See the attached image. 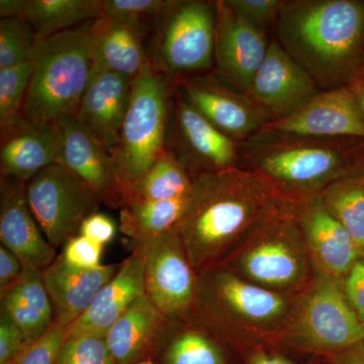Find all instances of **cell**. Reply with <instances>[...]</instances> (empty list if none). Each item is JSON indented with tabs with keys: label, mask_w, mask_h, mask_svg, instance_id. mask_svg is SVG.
Segmentation results:
<instances>
[{
	"label": "cell",
	"mask_w": 364,
	"mask_h": 364,
	"mask_svg": "<svg viewBox=\"0 0 364 364\" xmlns=\"http://www.w3.org/2000/svg\"><path fill=\"white\" fill-rule=\"evenodd\" d=\"M359 76L364 77V53L363 60H361L360 69H359Z\"/></svg>",
	"instance_id": "cell-47"
},
{
	"label": "cell",
	"mask_w": 364,
	"mask_h": 364,
	"mask_svg": "<svg viewBox=\"0 0 364 364\" xmlns=\"http://www.w3.org/2000/svg\"><path fill=\"white\" fill-rule=\"evenodd\" d=\"M26 0H1L0 1V16L4 18H21Z\"/></svg>",
	"instance_id": "cell-45"
},
{
	"label": "cell",
	"mask_w": 364,
	"mask_h": 364,
	"mask_svg": "<svg viewBox=\"0 0 364 364\" xmlns=\"http://www.w3.org/2000/svg\"><path fill=\"white\" fill-rule=\"evenodd\" d=\"M244 355V364H320L328 363L327 359L314 356L311 360L304 363H298L293 359L287 358L284 354L270 348L267 345L249 347L242 352Z\"/></svg>",
	"instance_id": "cell-42"
},
{
	"label": "cell",
	"mask_w": 364,
	"mask_h": 364,
	"mask_svg": "<svg viewBox=\"0 0 364 364\" xmlns=\"http://www.w3.org/2000/svg\"><path fill=\"white\" fill-rule=\"evenodd\" d=\"M119 267L100 265L83 269L71 267L61 255L57 256L51 265L42 270L43 282L54 311V323L70 328L114 277Z\"/></svg>",
	"instance_id": "cell-22"
},
{
	"label": "cell",
	"mask_w": 364,
	"mask_h": 364,
	"mask_svg": "<svg viewBox=\"0 0 364 364\" xmlns=\"http://www.w3.org/2000/svg\"><path fill=\"white\" fill-rule=\"evenodd\" d=\"M131 247L142 257L148 298L172 322H191L196 317L198 275L179 235L172 230Z\"/></svg>",
	"instance_id": "cell-9"
},
{
	"label": "cell",
	"mask_w": 364,
	"mask_h": 364,
	"mask_svg": "<svg viewBox=\"0 0 364 364\" xmlns=\"http://www.w3.org/2000/svg\"><path fill=\"white\" fill-rule=\"evenodd\" d=\"M93 21L38 41L35 68L21 109L23 124L44 129L75 116L95 67Z\"/></svg>",
	"instance_id": "cell-5"
},
{
	"label": "cell",
	"mask_w": 364,
	"mask_h": 364,
	"mask_svg": "<svg viewBox=\"0 0 364 364\" xmlns=\"http://www.w3.org/2000/svg\"><path fill=\"white\" fill-rule=\"evenodd\" d=\"M26 198L55 249L77 236L83 223L97 213L102 203L85 181L59 163L46 167L26 182Z\"/></svg>",
	"instance_id": "cell-10"
},
{
	"label": "cell",
	"mask_w": 364,
	"mask_h": 364,
	"mask_svg": "<svg viewBox=\"0 0 364 364\" xmlns=\"http://www.w3.org/2000/svg\"><path fill=\"white\" fill-rule=\"evenodd\" d=\"M30 346L25 334L6 314H0V364H14Z\"/></svg>",
	"instance_id": "cell-39"
},
{
	"label": "cell",
	"mask_w": 364,
	"mask_h": 364,
	"mask_svg": "<svg viewBox=\"0 0 364 364\" xmlns=\"http://www.w3.org/2000/svg\"><path fill=\"white\" fill-rule=\"evenodd\" d=\"M331 364H364V341L344 349L328 358Z\"/></svg>",
	"instance_id": "cell-44"
},
{
	"label": "cell",
	"mask_w": 364,
	"mask_h": 364,
	"mask_svg": "<svg viewBox=\"0 0 364 364\" xmlns=\"http://www.w3.org/2000/svg\"><path fill=\"white\" fill-rule=\"evenodd\" d=\"M102 14L100 0H26L21 18L33 26L38 41H44Z\"/></svg>",
	"instance_id": "cell-27"
},
{
	"label": "cell",
	"mask_w": 364,
	"mask_h": 364,
	"mask_svg": "<svg viewBox=\"0 0 364 364\" xmlns=\"http://www.w3.org/2000/svg\"><path fill=\"white\" fill-rule=\"evenodd\" d=\"M162 364H228L220 344L200 328L174 330L163 348Z\"/></svg>",
	"instance_id": "cell-31"
},
{
	"label": "cell",
	"mask_w": 364,
	"mask_h": 364,
	"mask_svg": "<svg viewBox=\"0 0 364 364\" xmlns=\"http://www.w3.org/2000/svg\"><path fill=\"white\" fill-rule=\"evenodd\" d=\"M226 2L242 18L262 31L277 23L284 4L282 0H226Z\"/></svg>",
	"instance_id": "cell-37"
},
{
	"label": "cell",
	"mask_w": 364,
	"mask_h": 364,
	"mask_svg": "<svg viewBox=\"0 0 364 364\" xmlns=\"http://www.w3.org/2000/svg\"><path fill=\"white\" fill-rule=\"evenodd\" d=\"M363 329H364V326H363Z\"/></svg>",
	"instance_id": "cell-48"
},
{
	"label": "cell",
	"mask_w": 364,
	"mask_h": 364,
	"mask_svg": "<svg viewBox=\"0 0 364 364\" xmlns=\"http://www.w3.org/2000/svg\"><path fill=\"white\" fill-rule=\"evenodd\" d=\"M116 233V223L109 215L98 212L86 219L79 231V234L104 246L114 239Z\"/></svg>",
	"instance_id": "cell-41"
},
{
	"label": "cell",
	"mask_w": 364,
	"mask_h": 364,
	"mask_svg": "<svg viewBox=\"0 0 364 364\" xmlns=\"http://www.w3.org/2000/svg\"><path fill=\"white\" fill-rule=\"evenodd\" d=\"M168 87L151 62L133 80L130 105L112 155L127 189L167 150Z\"/></svg>",
	"instance_id": "cell-8"
},
{
	"label": "cell",
	"mask_w": 364,
	"mask_h": 364,
	"mask_svg": "<svg viewBox=\"0 0 364 364\" xmlns=\"http://www.w3.org/2000/svg\"><path fill=\"white\" fill-rule=\"evenodd\" d=\"M183 95L223 133L242 142L269 123V117L245 93L214 78H188L182 82Z\"/></svg>",
	"instance_id": "cell-17"
},
{
	"label": "cell",
	"mask_w": 364,
	"mask_h": 364,
	"mask_svg": "<svg viewBox=\"0 0 364 364\" xmlns=\"http://www.w3.org/2000/svg\"><path fill=\"white\" fill-rule=\"evenodd\" d=\"M54 364H117L107 338L97 335L67 337Z\"/></svg>",
	"instance_id": "cell-34"
},
{
	"label": "cell",
	"mask_w": 364,
	"mask_h": 364,
	"mask_svg": "<svg viewBox=\"0 0 364 364\" xmlns=\"http://www.w3.org/2000/svg\"><path fill=\"white\" fill-rule=\"evenodd\" d=\"M23 264L9 249L0 247V296H4L21 279Z\"/></svg>",
	"instance_id": "cell-43"
},
{
	"label": "cell",
	"mask_w": 364,
	"mask_h": 364,
	"mask_svg": "<svg viewBox=\"0 0 364 364\" xmlns=\"http://www.w3.org/2000/svg\"><path fill=\"white\" fill-rule=\"evenodd\" d=\"M215 4L181 1L168 14L160 60L174 75L210 68L215 59Z\"/></svg>",
	"instance_id": "cell-11"
},
{
	"label": "cell",
	"mask_w": 364,
	"mask_h": 364,
	"mask_svg": "<svg viewBox=\"0 0 364 364\" xmlns=\"http://www.w3.org/2000/svg\"><path fill=\"white\" fill-rule=\"evenodd\" d=\"M68 330L54 323L44 336L31 344L14 364H54L68 336Z\"/></svg>",
	"instance_id": "cell-36"
},
{
	"label": "cell",
	"mask_w": 364,
	"mask_h": 364,
	"mask_svg": "<svg viewBox=\"0 0 364 364\" xmlns=\"http://www.w3.org/2000/svg\"><path fill=\"white\" fill-rule=\"evenodd\" d=\"M303 240L317 275L343 282L360 254L320 195L294 200Z\"/></svg>",
	"instance_id": "cell-15"
},
{
	"label": "cell",
	"mask_w": 364,
	"mask_h": 364,
	"mask_svg": "<svg viewBox=\"0 0 364 364\" xmlns=\"http://www.w3.org/2000/svg\"><path fill=\"white\" fill-rule=\"evenodd\" d=\"M294 200H287L272 210L220 264L256 286L293 296L301 293L316 273Z\"/></svg>",
	"instance_id": "cell-6"
},
{
	"label": "cell",
	"mask_w": 364,
	"mask_h": 364,
	"mask_svg": "<svg viewBox=\"0 0 364 364\" xmlns=\"http://www.w3.org/2000/svg\"><path fill=\"white\" fill-rule=\"evenodd\" d=\"M133 80L95 64L75 116L112 153L130 105Z\"/></svg>",
	"instance_id": "cell-20"
},
{
	"label": "cell",
	"mask_w": 364,
	"mask_h": 364,
	"mask_svg": "<svg viewBox=\"0 0 364 364\" xmlns=\"http://www.w3.org/2000/svg\"><path fill=\"white\" fill-rule=\"evenodd\" d=\"M57 124L64 140L59 164L85 181L102 203L121 210L126 202L127 188L111 153L77 117H64Z\"/></svg>",
	"instance_id": "cell-16"
},
{
	"label": "cell",
	"mask_w": 364,
	"mask_h": 364,
	"mask_svg": "<svg viewBox=\"0 0 364 364\" xmlns=\"http://www.w3.org/2000/svg\"><path fill=\"white\" fill-rule=\"evenodd\" d=\"M147 294L136 299L107 332V345L117 364H139L164 348L177 327Z\"/></svg>",
	"instance_id": "cell-21"
},
{
	"label": "cell",
	"mask_w": 364,
	"mask_h": 364,
	"mask_svg": "<svg viewBox=\"0 0 364 364\" xmlns=\"http://www.w3.org/2000/svg\"><path fill=\"white\" fill-rule=\"evenodd\" d=\"M193 186L191 172L171 150L167 149L138 181L129 186L124 205L134 200H170L186 198Z\"/></svg>",
	"instance_id": "cell-29"
},
{
	"label": "cell",
	"mask_w": 364,
	"mask_h": 364,
	"mask_svg": "<svg viewBox=\"0 0 364 364\" xmlns=\"http://www.w3.org/2000/svg\"><path fill=\"white\" fill-rule=\"evenodd\" d=\"M320 196L364 257V170L333 182Z\"/></svg>",
	"instance_id": "cell-30"
},
{
	"label": "cell",
	"mask_w": 364,
	"mask_h": 364,
	"mask_svg": "<svg viewBox=\"0 0 364 364\" xmlns=\"http://www.w3.org/2000/svg\"><path fill=\"white\" fill-rule=\"evenodd\" d=\"M143 26L102 14L92 21L95 64L134 80L149 63L144 52Z\"/></svg>",
	"instance_id": "cell-25"
},
{
	"label": "cell",
	"mask_w": 364,
	"mask_h": 364,
	"mask_svg": "<svg viewBox=\"0 0 364 364\" xmlns=\"http://www.w3.org/2000/svg\"><path fill=\"white\" fill-rule=\"evenodd\" d=\"M241 168L267 178L291 200L320 195L364 170V140L291 135L262 128L239 143Z\"/></svg>",
	"instance_id": "cell-3"
},
{
	"label": "cell",
	"mask_w": 364,
	"mask_h": 364,
	"mask_svg": "<svg viewBox=\"0 0 364 364\" xmlns=\"http://www.w3.org/2000/svg\"><path fill=\"white\" fill-rule=\"evenodd\" d=\"M104 245L78 234L67 242L60 255L71 267L90 269L100 267Z\"/></svg>",
	"instance_id": "cell-38"
},
{
	"label": "cell",
	"mask_w": 364,
	"mask_h": 364,
	"mask_svg": "<svg viewBox=\"0 0 364 364\" xmlns=\"http://www.w3.org/2000/svg\"><path fill=\"white\" fill-rule=\"evenodd\" d=\"M35 60L0 68V127L1 132L20 122L21 109L30 85Z\"/></svg>",
	"instance_id": "cell-32"
},
{
	"label": "cell",
	"mask_w": 364,
	"mask_h": 364,
	"mask_svg": "<svg viewBox=\"0 0 364 364\" xmlns=\"http://www.w3.org/2000/svg\"><path fill=\"white\" fill-rule=\"evenodd\" d=\"M277 39L324 90L350 85L364 53V0L284 1Z\"/></svg>",
	"instance_id": "cell-2"
},
{
	"label": "cell",
	"mask_w": 364,
	"mask_h": 364,
	"mask_svg": "<svg viewBox=\"0 0 364 364\" xmlns=\"http://www.w3.org/2000/svg\"><path fill=\"white\" fill-rule=\"evenodd\" d=\"M143 259L136 250L122 262L114 277L98 291L90 308L70 326L68 336H107L126 311L145 296Z\"/></svg>",
	"instance_id": "cell-23"
},
{
	"label": "cell",
	"mask_w": 364,
	"mask_h": 364,
	"mask_svg": "<svg viewBox=\"0 0 364 364\" xmlns=\"http://www.w3.org/2000/svg\"><path fill=\"white\" fill-rule=\"evenodd\" d=\"M1 133L2 177L28 182L46 167L61 161L64 140L58 124L37 129L20 121Z\"/></svg>",
	"instance_id": "cell-24"
},
{
	"label": "cell",
	"mask_w": 364,
	"mask_h": 364,
	"mask_svg": "<svg viewBox=\"0 0 364 364\" xmlns=\"http://www.w3.org/2000/svg\"><path fill=\"white\" fill-rule=\"evenodd\" d=\"M196 317L215 335L242 350L247 345L274 346L296 294L270 291L222 264L198 273Z\"/></svg>",
	"instance_id": "cell-4"
},
{
	"label": "cell",
	"mask_w": 364,
	"mask_h": 364,
	"mask_svg": "<svg viewBox=\"0 0 364 364\" xmlns=\"http://www.w3.org/2000/svg\"><path fill=\"white\" fill-rule=\"evenodd\" d=\"M1 312L18 325L28 344L44 336L54 324V311L41 270L23 265L21 279L1 296Z\"/></svg>",
	"instance_id": "cell-26"
},
{
	"label": "cell",
	"mask_w": 364,
	"mask_h": 364,
	"mask_svg": "<svg viewBox=\"0 0 364 364\" xmlns=\"http://www.w3.org/2000/svg\"><path fill=\"white\" fill-rule=\"evenodd\" d=\"M350 87L353 92L355 93L359 104H360L364 112V77L358 76V77L354 79L351 82Z\"/></svg>",
	"instance_id": "cell-46"
},
{
	"label": "cell",
	"mask_w": 364,
	"mask_h": 364,
	"mask_svg": "<svg viewBox=\"0 0 364 364\" xmlns=\"http://www.w3.org/2000/svg\"><path fill=\"white\" fill-rule=\"evenodd\" d=\"M0 240L23 265L41 272L57 258L28 205L26 182L14 177L1 176Z\"/></svg>",
	"instance_id": "cell-18"
},
{
	"label": "cell",
	"mask_w": 364,
	"mask_h": 364,
	"mask_svg": "<svg viewBox=\"0 0 364 364\" xmlns=\"http://www.w3.org/2000/svg\"><path fill=\"white\" fill-rule=\"evenodd\" d=\"M345 296L364 326V257H360L342 282Z\"/></svg>",
	"instance_id": "cell-40"
},
{
	"label": "cell",
	"mask_w": 364,
	"mask_h": 364,
	"mask_svg": "<svg viewBox=\"0 0 364 364\" xmlns=\"http://www.w3.org/2000/svg\"><path fill=\"white\" fill-rule=\"evenodd\" d=\"M174 231L196 272L220 264L272 210L291 200L264 177L234 167L193 176Z\"/></svg>",
	"instance_id": "cell-1"
},
{
	"label": "cell",
	"mask_w": 364,
	"mask_h": 364,
	"mask_svg": "<svg viewBox=\"0 0 364 364\" xmlns=\"http://www.w3.org/2000/svg\"><path fill=\"white\" fill-rule=\"evenodd\" d=\"M191 195V193H189ZM188 196L170 200H134L119 210V231L131 243L172 231L181 221Z\"/></svg>",
	"instance_id": "cell-28"
},
{
	"label": "cell",
	"mask_w": 364,
	"mask_h": 364,
	"mask_svg": "<svg viewBox=\"0 0 364 364\" xmlns=\"http://www.w3.org/2000/svg\"><path fill=\"white\" fill-rule=\"evenodd\" d=\"M38 39L30 23L23 18L0 21V68L25 63L33 58Z\"/></svg>",
	"instance_id": "cell-33"
},
{
	"label": "cell",
	"mask_w": 364,
	"mask_h": 364,
	"mask_svg": "<svg viewBox=\"0 0 364 364\" xmlns=\"http://www.w3.org/2000/svg\"><path fill=\"white\" fill-rule=\"evenodd\" d=\"M214 4L218 73L228 86L246 93L267 57L269 43L264 31L242 18L226 0Z\"/></svg>",
	"instance_id": "cell-12"
},
{
	"label": "cell",
	"mask_w": 364,
	"mask_h": 364,
	"mask_svg": "<svg viewBox=\"0 0 364 364\" xmlns=\"http://www.w3.org/2000/svg\"><path fill=\"white\" fill-rule=\"evenodd\" d=\"M263 128L312 138L364 140V112L350 85L342 86L320 91L291 116Z\"/></svg>",
	"instance_id": "cell-14"
},
{
	"label": "cell",
	"mask_w": 364,
	"mask_h": 364,
	"mask_svg": "<svg viewBox=\"0 0 364 364\" xmlns=\"http://www.w3.org/2000/svg\"><path fill=\"white\" fill-rule=\"evenodd\" d=\"M320 92L312 76L272 39L267 57L245 95L270 122L291 116Z\"/></svg>",
	"instance_id": "cell-13"
},
{
	"label": "cell",
	"mask_w": 364,
	"mask_h": 364,
	"mask_svg": "<svg viewBox=\"0 0 364 364\" xmlns=\"http://www.w3.org/2000/svg\"><path fill=\"white\" fill-rule=\"evenodd\" d=\"M179 2L173 0H102V14L142 26L144 20L169 14Z\"/></svg>",
	"instance_id": "cell-35"
},
{
	"label": "cell",
	"mask_w": 364,
	"mask_h": 364,
	"mask_svg": "<svg viewBox=\"0 0 364 364\" xmlns=\"http://www.w3.org/2000/svg\"><path fill=\"white\" fill-rule=\"evenodd\" d=\"M177 140L184 166L195 174L240 167L239 142L210 123L183 95L176 109ZM191 172V171H189Z\"/></svg>",
	"instance_id": "cell-19"
},
{
	"label": "cell",
	"mask_w": 364,
	"mask_h": 364,
	"mask_svg": "<svg viewBox=\"0 0 364 364\" xmlns=\"http://www.w3.org/2000/svg\"><path fill=\"white\" fill-rule=\"evenodd\" d=\"M363 341V325L345 296L342 282L316 274L308 287L294 296L274 346L328 360Z\"/></svg>",
	"instance_id": "cell-7"
}]
</instances>
